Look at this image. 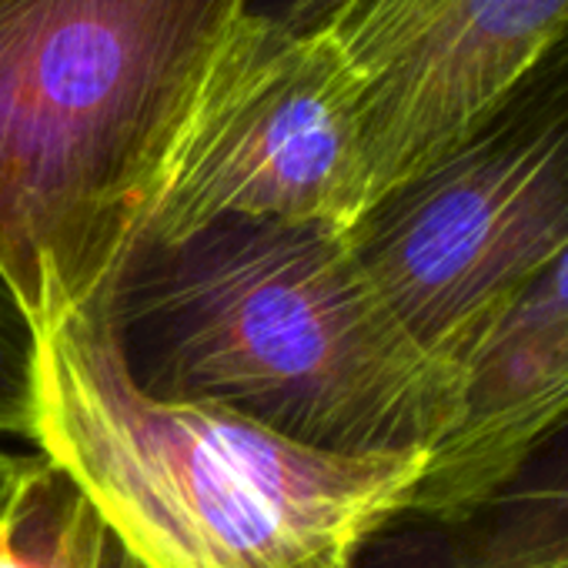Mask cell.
I'll return each instance as SVG.
<instances>
[{"label":"cell","mask_w":568,"mask_h":568,"mask_svg":"<svg viewBox=\"0 0 568 568\" xmlns=\"http://www.w3.org/2000/svg\"><path fill=\"white\" fill-rule=\"evenodd\" d=\"M31 445L131 568H352L428 468V452H325L148 392L114 298L34 322Z\"/></svg>","instance_id":"1"},{"label":"cell","mask_w":568,"mask_h":568,"mask_svg":"<svg viewBox=\"0 0 568 568\" xmlns=\"http://www.w3.org/2000/svg\"><path fill=\"white\" fill-rule=\"evenodd\" d=\"M131 375L345 455L432 452L458 372L428 355L322 224L217 221L141 251L114 292Z\"/></svg>","instance_id":"2"},{"label":"cell","mask_w":568,"mask_h":568,"mask_svg":"<svg viewBox=\"0 0 568 568\" xmlns=\"http://www.w3.org/2000/svg\"><path fill=\"white\" fill-rule=\"evenodd\" d=\"M247 0H0V277L31 325L114 298Z\"/></svg>","instance_id":"3"},{"label":"cell","mask_w":568,"mask_h":568,"mask_svg":"<svg viewBox=\"0 0 568 568\" xmlns=\"http://www.w3.org/2000/svg\"><path fill=\"white\" fill-rule=\"evenodd\" d=\"M348 241L412 338L458 372L568 247V24Z\"/></svg>","instance_id":"4"},{"label":"cell","mask_w":568,"mask_h":568,"mask_svg":"<svg viewBox=\"0 0 568 568\" xmlns=\"http://www.w3.org/2000/svg\"><path fill=\"white\" fill-rule=\"evenodd\" d=\"M365 207L358 84L335 41L241 14L178 134L128 264L217 221L348 234Z\"/></svg>","instance_id":"5"},{"label":"cell","mask_w":568,"mask_h":568,"mask_svg":"<svg viewBox=\"0 0 568 568\" xmlns=\"http://www.w3.org/2000/svg\"><path fill=\"white\" fill-rule=\"evenodd\" d=\"M568 24V0H345L368 207L432 164ZM365 207V211H368Z\"/></svg>","instance_id":"6"},{"label":"cell","mask_w":568,"mask_h":568,"mask_svg":"<svg viewBox=\"0 0 568 568\" xmlns=\"http://www.w3.org/2000/svg\"><path fill=\"white\" fill-rule=\"evenodd\" d=\"M462 395L448 435L408 508H448L491 488L568 418V247L551 257L458 368Z\"/></svg>","instance_id":"7"},{"label":"cell","mask_w":568,"mask_h":568,"mask_svg":"<svg viewBox=\"0 0 568 568\" xmlns=\"http://www.w3.org/2000/svg\"><path fill=\"white\" fill-rule=\"evenodd\" d=\"M352 568H568V418L481 495L405 508Z\"/></svg>","instance_id":"8"},{"label":"cell","mask_w":568,"mask_h":568,"mask_svg":"<svg viewBox=\"0 0 568 568\" xmlns=\"http://www.w3.org/2000/svg\"><path fill=\"white\" fill-rule=\"evenodd\" d=\"M44 475V468H41ZM41 475L0 511V568H104L108 561V535L94 521V515L78 501L58 521L54 538L44 548H31L28 538V505L41 481Z\"/></svg>","instance_id":"9"},{"label":"cell","mask_w":568,"mask_h":568,"mask_svg":"<svg viewBox=\"0 0 568 568\" xmlns=\"http://www.w3.org/2000/svg\"><path fill=\"white\" fill-rule=\"evenodd\" d=\"M34 325L0 277V442L31 445Z\"/></svg>","instance_id":"10"},{"label":"cell","mask_w":568,"mask_h":568,"mask_svg":"<svg viewBox=\"0 0 568 568\" xmlns=\"http://www.w3.org/2000/svg\"><path fill=\"white\" fill-rule=\"evenodd\" d=\"M342 8L345 0H247L244 18L274 24L298 38H318L335 24Z\"/></svg>","instance_id":"11"},{"label":"cell","mask_w":568,"mask_h":568,"mask_svg":"<svg viewBox=\"0 0 568 568\" xmlns=\"http://www.w3.org/2000/svg\"><path fill=\"white\" fill-rule=\"evenodd\" d=\"M41 468H44V462L38 455L8 448L0 442V511H4L41 475Z\"/></svg>","instance_id":"12"}]
</instances>
